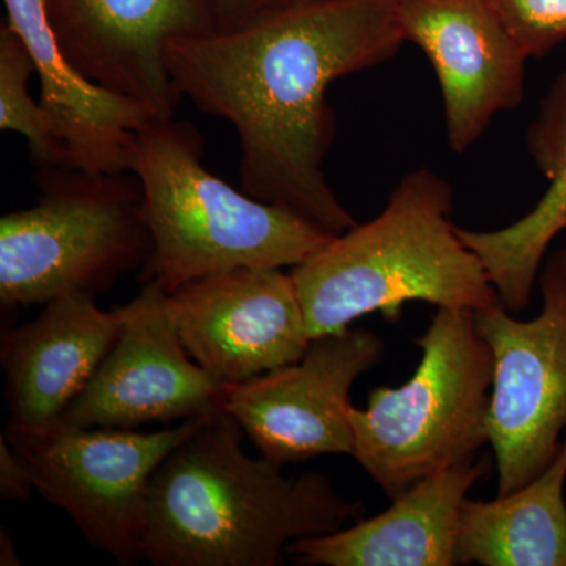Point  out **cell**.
Returning a JSON list of instances; mask_svg holds the SVG:
<instances>
[{
    "mask_svg": "<svg viewBox=\"0 0 566 566\" xmlns=\"http://www.w3.org/2000/svg\"><path fill=\"white\" fill-rule=\"evenodd\" d=\"M405 43L398 0H305L244 28L174 41L166 62L182 98L237 129L241 189L337 237L356 219L324 172L337 134L327 88Z\"/></svg>",
    "mask_w": 566,
    "mask_h": 566,
    "instance_id": "cell-1",
    "label": "cell"
},
{
    "mask_svg": "<svg viewBox=\"0 0 566 566\" xmlns=\"http://www.w3.org/2000/svg\"><path fill=\"white\" fill-rule=\"evenodd\" d=\"M226 409L202 417L164 458L145 502L142 560L155 566H275L286 547L363 520L365 506L316 471L244 452Z\"/></svg>",
    "mask_w": 566,
    "mask_h": 566,
    "instance_id": "cell-2",
    "label": "cell"
},
{
    "mask_svg": "<svg viewBox=\"0 0 566 566\" xmlns=\"http://www.w3.org/2000/svg\"><path fill=\"white\" fill-rule=\"evenodd\" d=\"M452 212V185L419 167L398 181L378 216L294 266L290 274L311 338L342 333L370 314L400 322L411 301L472 312L501 304Z\"/></svg>",
    "mask_w": 566,
    "mask_h": 566,
    "instance_id": "cell-3",
    "label": "cell"
},
{
    "mask_svg": "<svg viewBox=\"0 0 566 566\" xmlns=\"http://www.w3.org/2000/svg\"><path fill=\"white\" fill-rule=\"evenodd\" d=\"M191 123L155 118L136 133L128 170L140 182L151 252L139 279L166 292L237 268L297 266L333 234L253 199L202 164Z\"/></svg>",
    "mask_w": 566,
    "mask_h": 566,
    "instance_id": "cell-4",
    "label": "cell"
},
{
    "mask_svg": "<svg viewBox=\"0 0 566 566\" xmlns=\"http://www.w3.org/2000/svg\"><path fill=\"white\" fill-rule=\"evenodd\" d=\"M416 344L422 359L411 379L349 411L352 457L390 501L490 446L494 359L475 312L439 307Z\"/></svg>",
    "mask_w": 566,
    "mask_h": 566,
    "instance_id": "cell-5",
    "label": "cell"
},
{
    "mask_svg": "<svg viewBox=\"0 0 566 566\" xmlns=\"http://www.w3.org/2000/svg\"><path fill=\"white\" fill-rule=\"evenodd\" d=\"M40 199L0 219V301L46 304L71 293L98 294L151 252L144 193L132 172L41 167Z\"/></svg>",
    "mask_w": 566,
    "mask_h": 566,
    "instance_id": "cell-6",
    "label": "cell"
},
{
    "mask_svg": "<svg viewBox=\"0 0 566 566\" xmlns=\"http://www.w3.org/2000/svg\"><path fill=\"white\" fill-rule=\"evenodd\" d=\"M197 422L139 433L55 420L43 427L9 423L3 436L31 469L43 499L62 509L96 549L134 565L142 560L151 476Z\"/></svg>",
    "mask_w": 566,
    "mask_h": 566,
    "instance_id": "cell-7",
    "label": "cell"
},
{
    "mask_svg": "<svg viewBox=\"0 0 566 566\" xmlns=\"http://www.w3.org/2000/svg\"><path fill=\"white\" fill-rule=\"evenodd\" d=\"M543 308L517 319L501 304L475 312L494 359L488 431L497 495L528 485L553 463L566 431V248L538 274Z\"/></svg>",
    "mask_w": 566,
    "mask_h": 566,
    "instance_id": "cell-8",
    "label": "cell"
},
{
    "mask_svg": "<svg viewBox=\"0 0 566 566\" xmlns=\"http://www.w3.org/2000/svg\"><path fill=\"white\" fill-rule=\"evenodd\" d=\"M385 357L382 338L364 327L312 338L297 363L232 387L223 409L274 463L352 455L349 395Z\"/></svg>",
    "mask_w": 566,
    "mask_h": 566,
    "instance_id": "cell-9",
    "label": "cell"
},
{
    "mask_svg": "<svg viewBox=\"0 0 566 566\" xmlns=\"http://www.w3.org/2000/svg\"><path fill=\"white\" fill-rule=\"evenodd\" d=\"M182 346L227 387L297 363L312 338L292 274L237 268L167 294Z\"/></svg>",
    "mask_w": 566,
    "mask_h": 566,
    "instance_id": "cell-10",
    "label": "cell"
},
{
    "mask_svg": "<svg viewBox=\"0 0 566 566\" xmlns=\"http://www.w3.org/2000/svg\"><path fill=\"white\" fill-rule=\"evenodd\" d=\"M133 303L117 342L59 422L134 430L222 411L232 387L216 381L186 352L167 293L148 282Z\"/></svg>",
    "mask_w": 566,
    "mask_h": 566,
    "instance_id": "cell-11",
    "label": "cell"
},
{
    "mask_svg": "<svg viewBox=\"0 0 566 566\" xmlns=\"http://www.w3.org/2000/svg\"><path fill=\"white\" fill-rule=\"evenodd\" d=\"M66 57L96 84L172 118L182 96L166 51L221 31L216 0H44Z\"/></svg>",
    "mask_w": 566,
    "mask_h": 566,
    "instance_id": "cell-12",
    "label": "cell"
},
{
    "mask_svg": "<svg viewBox=\"0 0 566 566\" xmlns=\"http://www.w3.org/2000/svg\"><path fill=\"white\" fill-rule=\"evenodd\" d=\"M405 41L433 66L447 144L463 155L526 96L528 59L491 0H398Z\"/></svg>",
    "mask_w": 566,
    "mask_h": 566,
    "instance_id": "cell-13",
    "label": "cell"
},
{
    "mask_svg": "<svg viewBox=\"0 0 566 566\" xmlns=\"http://www.w3.org/2000/svg\"><path fill=\"white\" fill-rule=\"evenodd\" d=\"M134 303L102 311L95 294L71 293L46 303L39 318L0 338L10 422H55L91 382L117 342Z\"/></svg>",
    "mask_w": 566,
    "mask_h": 566,
    "instance_id": "cell-14",
    "label": "cell"
},
{
    "mask_svg": "<svg viewBox=\"0 0 566 566\" xmlns=\"http://www.w3.org/2000/svg\"><path fill=\"white\" fill-rule=\"evenodd\" d=\"M7 25L31 52L40 106L66 158V169L129 172L136 133L158 115L136 99L96 84L66 57L44 0H3Z\"/></svg>",
    "mask_w": 566,
    "mask_h": 566,
    "instance_id": "cell-15",
    "label": "cell"
},
{
    "mask_svg": "<svg viewBox=\"0 0 566 566\" xmlns=\"http://www.w3.org/2000/svg\"><path fill=\"white\" fill-rule=\"evenodd\" d=\"M490 461L471 458L417 482L370 520L286 547L305 566H455L461 510Z\"/></svg>",
    "mask_w": 566,
    "mask_h": 566,
    "instance_id": "cell-16",
    "label": "cell"
},
{
    "mask_svg": "<svg viewBox=\"0 0 566 566\" xmlns=\"http://www.w3.org/2000/svg\"><path fill=\"white\" fill-rule=\"evenodd\" d=\"M526 145L536 169L549 181L538 203L502 229L458 227L463 243L482 260L499 303L513 315L528 307L547 251L566 230V69L539 103Z\"/></svg>",
    "mask_w": 566,
    "mask_h": 566,
    "instance_id": "cell-17",
    "label": "cell"
},
{
    "mask_svg": "<svg viewBox=\"0 0 566 566\" xmlns=\"http://www.w3.org/2000/svg\"><path fill=\"white\" fill-rule=\"evenodd\" d=\"M566 438L528 485L493 501L465 499L458 565L566 566Z\"/></svg>",
    "mask_w": 566,
    "mask_h": 566,
    "instance_id": "cell-18",
    "label": "cell"
},
{
    "mask_svg": "<svg viewBox=\"0 0 566 566\" xmlns=\"http://www.w3.org/2000/svg\"><path fill=\"white\" fill-rule=\"evenodd\" d=\"M35 73L31 52L9 25L0 28V128L28 139L36 169H66L65 153L52 133L40 103L32 99L28 82Z\"/></svg>",
    "mask_w": 566,
    "mask_h": 566,
    "instance_id": "cell-19",
    "label": "cell"
},
{
    "mask_svg": "<svg viewBox=\"0 0 566 566\" xmlns=\"http://www.w3.org/2000/svg\"><path fill=\"white\" fill-rule=\"evenodd\" d=\"M517 46L543 59L566 41V0H491Z\"/></svg>",
    "mask_w": 566,
    "mask_h": 566,
    "instance_id": "cell-20",
    "label": "cell"
},
{
    "mask_svg": "<svg viewBox=\"0 0 566 566\" xmlns=\"http://www.w3.org/2000/svg\"><path fill=\"white\" fill-rule=\"evenodd\" d=\"M33 490L36 488L31 469L6 436H0V499L28 502Z\"/></svg>",
    "mask_w": 566,
    "mask_h": 566,
    "instance_id": "cell-21",
    "label": "cell"
},
{
    "mask_svg": "<svg viewBox=\"0 0 566 566\" xmlns=\"http://www.w3.org/2000/svg\"><path fill=\"white\" fill-rule=\"evenodd\" d=\"M305 0H216L221 31L244 28Z\"/></svg>",
    "mask_w": 566,
    "mask_h": 566,
    "instance_id": "cell-22",
    "label": "cell"
},
{
    "mask_svg": "<svg viewBox=\"0 0 566 566\" xmlns=\"http://www.w3.org/2000/svg\"><path fill=\"white\" fill-rule=\"evenodd\" d=\"M0 565H21L20 557H18L17 549H14L13 539H11L9 532H6V528L0 532Z\"/></svg>",
    "mask_w": 566,
    "mask_h": 566,
    "instance_id": "cell-23",
    "label": "cell"
}]
</instances>
